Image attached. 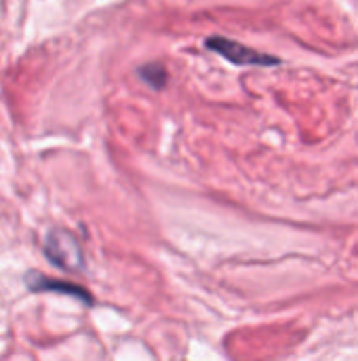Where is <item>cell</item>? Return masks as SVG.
Instances as JSON below:
<instances>
[{"label":"cell","mask_w":358,"mask_h":361,"mask_svg":"<svg viewBox=\"0 0 358 361\" xmlns=\"http://www.w3.org/2000/svg\"><path fill=\"white\" fill-rule=\"evenodd\" d=\"M44 254L49 256V260L55 267H59L63 271H78L84 264L80 243L76 241V237L72 233L61 231V228H53L46 235Z\"/></svg>","instance_id":"obj_1"},{"label":"cell","mask_w":358,"mask_h":361,"mask_svg":"<svg viewBox=\"0 0 358 361\" xmlns=\"http://www.w3.org/2000/svg\"><path fill=\"white\" fill-rule=\"evenodd\" d=\"M207 49L226 57L228 61L236 63V66H279L281 59L268 53H260L255 49H249L236 40L224 38V36H211L207 38Z\"/></svg>","instance_id":"obj_2"},{"label":"cell","mask_w":358,"mask_h":361,"mask_svg":"<svg viewBox=\"0 0 358 361\" xmlns=\"http://www.w3.org/2000/svg\"><path fill=\"white\" fill-rule=\"evenodd\" d=\"M27 286L34 290V292H63V294H70V296H76L80 298L82 302H91V296L89 292H84L82 288H76L72 283H55V281H49L44 275H30L27 277Z\"/></svg>","instance_id":"obj_3"},{"label":"cell","mask_w":358,"mask_h":361,"mask_svg":"<svg viewBox=\"0 0 358 361\" xmlns=\"http://www.w3.org/2000/svg\"><path fill=\"white\" fill-rule=\"evenodd\" d=\"M139 74H141V78L150 85V87H156V89H160V87H165V80H167V72H165V68L162 66H156V63H148L146 68H141L139 70Z\"/></svg>","instance_id":"obj_4"}]
</instances>
